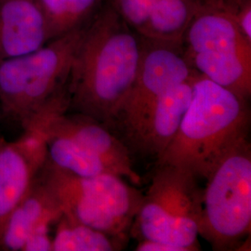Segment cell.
<instances>
[{"mask_svg":"<svg viewBox=\"0 0 251 251\" xmlns=\"http://www.w3.org/2000/svg\"><path fill=\"white\" fill-rule=\"evenodd\" d=\"M247 100L205 76L193 81L188 108L157 165H171L206 179L225 153L248 139Z\"/></svg>","mask_w":251,"mask_h":251,"instance_id":"cell-2","label":"cell"},{"mask_svg":"<svg viewBox=\"0 0 251 251\" xmlns=\"http://www.w3.org/2000/svg\"><path fill=\"white\" fill-rule=\"evenodd\" d=\"M41 10L50 39L81 27L97 0H35Z\"/></svg>","mask_w":251,"mask_h":251,"instance_id":"cell-17","label":"cell"},{"mask_svg":"<svg viewBox=\"0 0 251 251\" xmlns=\"http://www.w3.org/2000/svg\"><path fill=\"white\" fill-rule=\"evenodd\" d=\"M243 35L250 41L251 40V9H247L241 17L240 25H238Z\"/></svg>","mask_w":251,"mask_h":251,"instance_id":"cell-21","label":"cell"},{"mask_svg":"<svg viewBox=\"0 0 251 251\" xmlns=\"http://www.w3.org/2000/svg\"><path fill=\"white\" fill-rule=\"evenodd\" d=\"M63 215L57 200L36 176L25 198L6 221L0 244L9 251H23L28 237L37 227L50 225Z\"/></svg>","mask_w":251,"mask_h":251,"instance_id":"cell-12","label":"cell"},{"mask_svg":"<svg viewBox=\"0 0 251 251\" xmlns=\"http://www.w3.org/2000/svg\"><path fill=\"white\" fill-rule=\"evenodd\" d=\"M195 77L168 90L123 133L127 148L129 145L134 152L156 160L161 156L177 133L188 108Z\"/></svg>","mask_w":251,"mask_h":251,"instance_id":"cell-9","label":"cell"},{"mask_svg":"<svg viewBox=\"0 0 251 251\" xmlns=\"http://www.w3.org/2000/svg\"><path fill=\"white\" fill-rule=\"evenodd\" d=\"M49 227L50 225H41L37 227L28 237L23 251H52V240L49 235Z\"/></svg>","mask_w":251,"mask_h":251,"instance_id":"cell-19","label":"cell"},{"mask_svg":"<svg viewBox=\"0 0 251 251\" xmlns=\"http://www.w3.org/2000/svg\"><path fill=\"white\" fill-rule=\"evenodd\" d=\"M189 13L187 0H156L143 31L157 40L175 42L186 26Z\"/></svg>","mask_w":251,"mask_h":251,"instance_id":"cell-16","label":"cell"},{"mask_svg":"<svg viewBox=\"0 0 251 251\" xmlns=\"http://www.w3.org/2000/svg\"><path fill=\"white\" fill-rule=\"evenodd\" d=\"M46 132L66 136L99 155L113 172L139 185L141 178L133 170L130 151L106 126L89 117L64 112L50 117L41 126Z\"/></svg>","mask_w":251,"mask_h":251,"instance_id":"cell-10","label":"cell"},{"mask_svg":"<svg viewBox=\"0 0 251 251\" xmlns=\"http://www.w3.org/2000/svg\"><path fill=\"white\" fill-rule=\"evenodd\" d=\"M202 190L199 234L215 251L232 250L251 233V150L236 144L217 163Z\"/></svg>","mask_w":251,"mask_h":251,"instance_id":"cell-6","label":"cell"},{"mask_svg":"<svg viewBox=\"0 0 251 251\" xmlns=\"http://www.w3.org/2000/svg\"><path fill=\"white\" fill-rule=\"evenodd\" d=\"M136 250L138 251H183L180 248L172 245L150 240H141Z\"/></svg>","mask_w":251,"mask_h":251,"instance_id":"cell-20","label":"cell"},{"mask_svg":"<svg viewBox=\"0 0 251 251\" xmlns=\"http://www.w3.org/2000/svg\"><path fill=\"white\" fill-rule=\"evenodd\" d=\"M52 240L54 251H117L109 234L63 215Z\"/></svg>","mask_w":251,"mask_h":251,"instance_id":"cell-15","label":"cell"},{"mask_svg":"<svg viewBox=\"0 0 251 251\" xmlns=\"http://www.w3.org/2000/svg\"><path fill=\"white\" fill-rule=\"evenodd\" d=\"M39 173L63 215L111 236L121 235L132 225L144 198L114 174L79 177L48 161Z\"/></svg>","mask_w":251,"mask_h":251,"instance_id":"cell-4","label":"cell"},{"mask_svg":"<svg viewBox=\"0 0 251 251\" xmlns=\"http://www.w3.org/2000/svg\"><path fill=\"white\" fill-rule=\"evenodd\" d=\"M85 27L33 52L0 62V104L27 128L67 110V86Z\"/></svg>","mask_w":251,"mask_h":251,"instance_id":"cell-3","label":"cell"},{"mask_svg":"<svg viewBox=\"0 0 251 251\" xmlns=\"http://www.w3.org/2000/svg\"><path fill=\"white\" fill-rule=\"evenodd\" d=\"M45 133L47 161L54 167L79 177H93L101 174L116 175L101 157L87 150L72 139L63 135L46 131Z\"/></svg>","mask_w":251,"mask_h":251,"instance_id":"cell-14","label":"cell"},{"mask_svg":"<svg viewBox=\"0 0 251 251\" xmlns=\"http://www.w3.org/2000/svg\"><path fill=\"white\" fill-rule=\"evenodd\" d=\"M156 0H119L123 17L131 25L144 30Z\"/></svg>","mask_w":251,"mask_h":251,"instance_id":"cell-18","label":"cell"},{"mask_svg":"<svg viewBox=\"0 0 251 251\" xmlns=\"http://www.w3.org/2000/svg\"><path fill=\"white\" fill-rule=\"evenodd\" d=\"M50 41L35 0H0V62L33 52Z\"/></svg>","mask_w":251,"mask_h":251,"instance_id":"cell-11","label":"cell"},{"mask_svg":"<svg viewBox=\"0 0 251 251\" xmlns=\"http://www.w3.org/2000/svg\"><path fill=\"white\" fill-rule=\"evenodd\" d=\"M195 75L187 59L173 42L143 46L137 77L112 127H121L124 133L168 90Z\"/></svg>","mask_w":251,"mask_h":251,"instance_id":"cell-8","label":"cell"},{"mask_svg":"<svg viewBox=\"0 0 251 251\" xmlns=\"http://www.w3.org/2000/svg\"><path fill=\"white\" fill-rule=\"evenodd\" d=\"M41 169L16 143L0 147V237L10 213L25 198Z\"/></svg>","mask_w":251,"mask_h":251,"instance_id":"cell-13","label":"cell"},{"mask_svg":"<svg viewBox=\"0 0 251 251\" xmlns=\"http://www.w3.org/2000/svg\"><path fill=\"white\" fill-rule=\"evenodd\" d=\"M157 166L131 225L133 232L141 240L197 251L202 211L198 179L190 171L171 165Z\"/></svg>","mask_w":251,"mask_h":251,"instance_id":"cell-5","label":"cell"},{"mask_svg":"<svg viewBox=\"0 0 251 251\" xmlns=\"http://www.w3.org/2000/svg\"><path fill=\"white\" fill-rule=\"evenodd\" d=\"M143 46L117 21L85 28L67 86V110L114 125L139 71Z\"/></svg>","mask_w":251,"mask_h":251,"instance_id":"cell-1","label":"cell"},{"mask_svg":"<svg viewBox=\"0 0 251 251\" xmlns=\"http://www.w3.org/2000/svg\"><path fill=\"white\" fill-rule=\"evenodd\" d=\"M191 67L242 99L251 93V41L238 25L225 15L208 13L198 17L187 32Z\"/></svg>","mask_w":251,"mask_h":251,"instance_id":"cell-7","label":"cell"}]
</instances>
